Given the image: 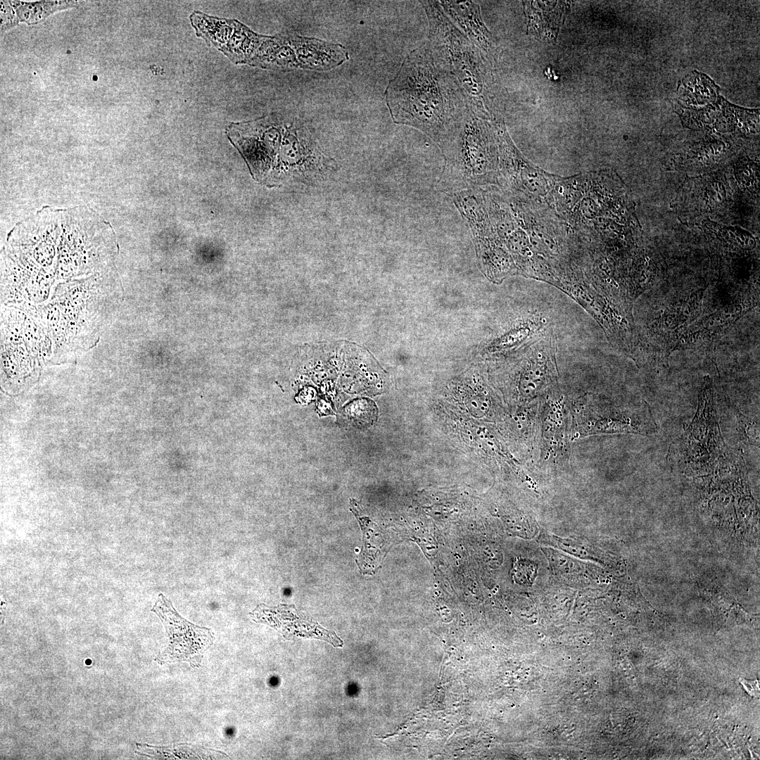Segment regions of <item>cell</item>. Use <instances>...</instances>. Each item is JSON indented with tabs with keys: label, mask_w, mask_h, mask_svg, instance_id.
Here are the masks:
<instances>
[{
	"label": "cell",
	"mask_w": 760,
	"mask_h": 760,
	"mask_svg": "<svg viewBox=\"0 0 760 760\" xmlns=\"http://www.w3.org/2000/svg\"><path fill=\"white\" fill-rule=\"evenodd\" d=\"M453 79L436 66L425 45L405 59L386 91L395 122L414 127L434 141L445 155L452 147L469 109Z\"/></svg>",
	"instance_id": "obj_1"
},
{
	"label": "cell",
	"mask_w": 760,
	"mask_h": 760,
	"mask_svg": "<svg viewBox=\"0 0 760 760\" xmlns=\"http://www.w3.org/2000/svg\"><path fill=\"white\" fill-rule=\"evenodd\" d=\"M430 27V49L441 72L453 76L467 107L481 112L482 91L478 57L474 45L443 13L438 1H422Z\"/></svg>",
	"instance_id": "obj_2"
},
{
	"label": "cell",
	"mask_w": 760,
	"mask_h": 760,
	"mask_svg": "<svg viewBox=\"0 0 760 760\" xmlns=\"http://www.w3.org/2000/svg\"><path fill=\"white\" fill-rule=\"evenodd\" d=\"M657 425L647 405H623L586 394L573 405V438L591 434L631 433L651 434Z\"/></svg>",
	"instance_id": "obj_3"
},
{
	"label": "cell",
	"mask_w": 760,
	"mask_h": 760,
	"mask_svg": "<svg viewBox=\"0 0 760 760\" xmlns=\"http://www.w3.org/2000/svg\"><path fill=\"white\" fill-rule=\"evenodd\" d=\"M481 132V125L468 110L460 134L445 155V175L453 186L470 188L493 182L495 167L486 156Z\"/></svg>",
	"instance_id": "obj_4"
},
{
	"label": "cell",
	"mask_w": 760,
	"mask_h": 760,
	"mask_svg": "<svg viewBox=\"0 0 760 760\" xmlns=\"http://www.w3.org/2000/svg\"><path fill=\"white\" fill-rule=\"evenodd\" d=\"M151 610L163 622L168 638L167 646L155 660L160 664L186 662L193 668L199 667L204 652L214 641L211 630L184 619L161 593Z\"/></svg>",
	"instance_id": "obj_5"
},
{
	"label": "cell",
	"mask_w": 760,
	"mask_h": 760,
	"mask_svg": "<svg viewBox=\"0 0 760 760\" xmlns=\"http://www.w3.org/2000/svg\"><path fill=\"white\" fill-rule=\"evenodd\" d=\"M559 289L593 317L614 348L630 354L634 329L631 312L596 291L584 279L564 282Z\"/></svg>",
	"instance_id": "obj_6"
},
{
	"label": "cell",
	"mask_w": 760,
	"mask_h": 760,
	"mask_svg": "<svg viewBox=\"0 0 760 760\" xmlns=\"http://www.w3.org/2000/svg\"><path fill=\"white\" fill-rule=\"evenodd\" d=\"M557 342L552 329L522 347L519 362L517 390L529 403L557 385Z\"/></svg>",
	"instance_id": "obj_7"
},
{
	"label": "cell",
	"mask_w": 760,
	"mask_h": 760,
	"mask_svg": "<svg viewBox=\"0 0 760 760\" xmlns=\"http://www.w3.org/2000/svg\"><path fill=\"white\" fill-rule=\"evenodd\" d=\"M542 414L543 452L545 460L564 457L568 452L565 397L558 385L545 395Z\"/></svg>",
	"instance_id": "obj_8"
},
{
	"label": "cell",
	"mask_w": 760,
	"mask_h": 760,
	"mask_svg": "<svg viewBox=\"0 0 760 760\" xmlns=\"http://www.w3.org/2000/svg\"><path fill=\"white\" fill-rule=\"evenodd\" d=\"M291 607L284 605L269 607L265 604H260L253 610L251 616L253 621L274 628L285 638L293 625L289 638L292 635L315 637L322 638L333 644L334 646H342L343 642L334 633L322 628L315 623H310L300 618L293 614Z\"/></svg>",
	"instance_id": "obj_9"
},
{
	"label": "cell",
	"mask_w": 760,
	"mask_h": 760,
	"mask_svg": "<svg viewBox=\"0 0 760 760\" xmlns=\"http://www.w3.org/2000/svg\"><path fill=\"white\" fill-rule=\"evenodd\" d=\"M438 2L474 43L483 51H488L490 49L492 36L481 20L477 4L469 1Z\"/></svg>",
	"instance_id": "obj_10"
},
{
	"label": "cell",
	"mask_w": 760,
	"mask_h": 760,
	"mask_svg": "<svg viewBox=\"0 0 760 760\" xmlns=\"http://www.w3.org/2000/svg\"><path fill=\"white\" fill-rule=\"evenodd\" d=\"M15 12L18 23L34 25L42 21L51 14L77 6L76 1H9Z\"/></svg>",
	"instance_id": "obj_11"
},
{
	"label": "cell",
	"mask_w": 760,
	"mask_h": 760,
	"mask_svg": "<svg viewBox=\"0 0 760 760\" xmlns=\"http://www.w3.org/2000/svg\"><path fill=\"white\" fill-rule=\"evenodd\" d=\"M345 414L353 425L367 427L377 418V408L372 400L360 399L353 401L345 407Z\"/></svg>",
	"instance_id": "obj_12"
},
{
	"label": "cell",
	"mask_w": 760,
	"mask_h": 760,
	"mask_svg": "<svg viewBox=\"0 0 760 760\" xmlns=\"http://www.w3.org/2000/svg\"><path fill=\"white\" fill-rule=\"evenodd\" d=\"M18 23L9 1H1V31L4 32Z\"/></svg>",
	"instance_id": "obj_13"
}]
</instances>
